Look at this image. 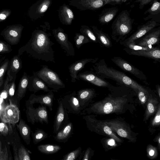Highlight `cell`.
<instances>
[{"instance_id":"obj_54","label":"cell","mask_w":160,"mask_h":160,"mask_svg":"<svg viewBox=\"0 0 160 160\" xmlns=\"http://www.w3.org/2000/svg\"><path fill=\"white\" fill-rule=\"evenodd\" d=\"M4 100L0 96V115L4 108L7 105L5 104Z\"/></svg>"},{"instance_id":"obj_11","label":"cell","mask_w":160,"mask_h":160,"mask_svg":"<svg viewBox=\"0 0 160 160\" xmlns=\"http://www.w3.org/2000/svg\"><path fill=\"white\" fill-rule=\"evenodd\" d=\"M52 33L57 42L60 45L67 55H75V50L72 43L68 40V34L60 27L52 30Z\"/></svg>"},{"instance_id":"obj_7","label":"cell","mask_w":160,"mask_h":160,"mask_svg":"<svg viewBox=\"0 0 160 160\" xmlns=\"http://www.w3.org/2000/svg\"><path fill=\"white\" fill-rule=\"evenodd\" d=\"M26 114L27 120L34 125L35 123L40 122L48 124L49 120L47 107L41 105L35 108L33 105L29 103L27 101L26 104Z\"/></svg>"},{"instance_id":"obj_12","label":"cell","mask_w":160,"mask_h":160,"mask_svg":"<svg viewBox=\"0 0 160 160\" xmlns=\"http://www.w3.org/2000/svg\"><path fill=\"white\" fill-rule=\"evenodd\" d=\"M4 108L0 115V119L3 122L15 125L19 120L20 111L17 105L10 102Z\"/></svg>"},{"instance_id":"obj_40","label":"cell","mask_w":160,"mask_h":160,"mask_svg":"<svg viewBox=\"0 0 160 160\" xmlns=\"http://www.w3.org/2000/svg\"><path fill=\"white\" fill-rule=\"evenodd\" d=\"M9 62L8 59H6L0 67V88L4 84L3 77L8 69Z\"/></svg>"},{"instance_id":"obj_9","label":"cell","mask_w":160,"mask_h":160,"mask_svg":"<svg viewBox=\"0 0 160 160\" xmlns=\"http://www.w3.org/2000/svg\"><path fill=\"white\" fill-rule=\"evenodd\" d=\"M160 25L159 23L153 19H151L145 23L139 26L135 32L124 41L119 42V43L123 46L124 44L134 42L140 39L151 30Z\"/></svg>"},{"instance_id":"obj_30","label":"cell","mask_w":160,"mask_h":160,"mask_svg":"<svg viewBox=\"0 0 160 160\" xmlns=\"http://www.w3.org/2000/svg\"><path fill=\"white\" fill-rule=\"evenodd\" d=\"M29 77L27 73L24 72L19 81L17 90L16 101L18 102L24 97L28 86Z\"/></svg>"},{"instance_id":"obj_15","label":"cell","mask_w":160,"mask_h":160,"mask_svg":"<svg viewBox=\"0 0 160 160\" xmlns=\"http://www.w3.org/2000/svg\"><path fill=\"white\" fill-rule=\"evenodd\" d=\"M69 4L81 11L96 10L106 5L104 0H69Z\"/></svg>"},{"instance_id":"obj_6","label":"cell","mask_w":160,"mask_h":160,"mask_svg":"<svg viewBox=\"0 0 160 160\" xmlns=\"http://www.w3.org/2000/svg\"><path fill=\"white\" fill-rule=\"evenodd\" d=\"M38 77L49 88L58 91L65 88V85L58 74L48 68L47 65H42L39 71L36 72Z\"/></svg>"},{"instance_id":"obj_5","label":"cell","mask_w":160,"mask_h":160,"mask_svg":"<svg viewBox=\"0 0 160 160\" xmlns=\"http://www.w3.org/2000/svg\"><path fill=\"white\" fill-rule=\"evenodd\" d=\"M82 118L86 122L87 128L91 131L109 136L119 142H122L104 121L97 119L93 115H84Z\"/></svg>"},{"instance_id":"obj_4","label":"cell","mask_w":160,"mask_h":160,"mask_svg":"<svg viewBox=\"0 0 160 160\" xmlns=\"http://www.w3.org/2000/svg\"><path fill=\"white\" fill-rule=\"evenodd\" d=\"M134 21L131 18L128 10L121 12L112 25V38L117 43L124 41L132 32Z\"/></svg>"},{"instance_id":"obj_46","label":"cell","mask_w":160,"mask_h":160,"mask_svg":"<svg viewBox=\"0 0 160 160\" xmlns=\"http://www.w3.org/2000/svg\"><path fill=\"white\" fill-rule=\"evenodd\" d=\"M156 112L157 113L152 123L153 126H159L160 124V107L159 104Z\"/></svg>"},{"instance_id":"obj_13","label":"cell","mask_w":160,"mask_h":160,"mask_svg":"<svg viewBox=\"0 0 160 160\" xmlns=\"http://www.w3.org/2000/svg\"><path fill=\"white\" fill-rule=\"evenodd\" d=\"M77 79L82 80L98 87L107 88L112 90L115 87L104 79L102 78L91 71H86L78 74Z\"/></svg>"},{"instance_id":"obj_33","label":"cell","mask_w":160,"mask_h":160,"mask_svg":"<svg viewBox=\"0 0 160 160\" xmlns=\"http://www.w3.org/2000/svg\"><path fill=\"white\" fill-rule=\"evenodd\" d=\"M37 149L42 153L50 154L57 153L61 149V147L56 144H44L38 146Z\"/></svg>"},{"instance_id":"obj_31","label":"cell","mask_w":160,"mask_h":160,"mask_svg":"<svg viewBox=\"0 0 160 160\" xmlns=\"http://www.w3.org/2000/svg\"><path fill=\"white\" fill-rule=\"evenodd\" d=\"M92 30L96 36L100 45L105 47L109 48L112 46L111 39L109 36L101 30L94 26H91Z\"/></svg>"},{"instance_id":"obj_21","label":"cell","mask_w":160,"mask_h":160,"mask_svg":"<svg viewBox=\"0 0 160 160\" xmlns=\"http://www.w3.org/2000/svg\"><path fill=\"white\" fill-rule=\"evenodd\" d=\"M123 49L129 55L142 56L153 59L156 61H160L159 46L154 47L153 48L149 50L136 51L126 47Z\"/></svg>"},{"instance_id":"obj_37","label":"cell","mask_w":160,"mask_h":160,"mask_svg":"<svg viewBox=\"0 0 160 160\" xmlns=\"http://www.w3.org/2000/svg\"><path fill=\"white\" fill-rule=\"evenodd\" d=\"M74 39L75 46L78 49L84 44L91 42L88 38L81 33H75Z\"/></svg>"},{"instance_id":"obj_10","label":"cell","mask_w":160,"mask_h":160,"mask_svg":"<svg viewBox=\"0 0 160 160\" xmlns=\"http://www.w3.org/2000/svg\"><path fill=\"white\" fill-rule=\"evenodd\" d=\"M64 108L68 113L82 115V109L75 91L64 96L60 99Z\"/></svg>"},{"instance_id":"obj_25","label":"cell","mask_w":160,"mask_h":160,"mask_svg":"<svg viewBox=\"0 0 160 160\" xmlns=\"http://www.w3.org/2000/svg\"><path fill=\"white\" fill-rule=\"evenodd\" d=\"M73 128L70 121L55 134L54 139L59 142H65L70 138L73 133Z\"/></svg>"},{"instance_id":"obj_38","label":"cell","mask_w":160,"mask_h":160,"mask_svg":"<svg viewBox=\"0 0 160 160\" xmlns=\"http://www.w3.org/2000/svg\"><path fill=\"white\" fill-rule=\"evenodd\" d=\"M82 152V148L79 147L77 149L64 155L62 160H75L77 159Z\"/></svg>"},{"instance_id":"obj_14","label":"cell","mask_w":160,"mask_h":160,"mask_svg":"<svg viewBox=\"0 0 160 160\" xmlns=\"http://www.w3.org/2000/svg\"><path fill=\"white\" fill-rule=\"evenodd\" d=\"M58 106L55 117L53 131L55 134L70 121L68 112L63 107L60 99H58Z\"/></svg>"},{"instance_id":"obj_41","label":"cell","mask_w":160,"mask_h":160,"mask_svg":"<svg viewBox=\"0 0 160 160\" xmlns=\"http://www.w3.org/2000/svg\"><path fill=\"white\" fill-rule=\"evenodd\" d=\"M19 160H30L31 158L29 152L26 148L22 145L18 150Z\"/></svg>"},{"instance_id":"obj_56","label":"cell","mask_w":160,"mask_h":160,"mask_svg":"<svg viewBox=\"0 0 160 160\" xmlns=\"http://www.w3.org/2000/svg\"><path fill=\"white\" fill-rule=\"evenodd\" d=\"M156 90L158 92V95L159 97H160V86L159 85H157L156 86Z\"/></svg>"},{"instance_id":"obj_35","label":"cell","mask_w":160,"mask_h":160,"mask_svg":"<svg viewBox=\"0 0 160 160\" xmlns=\"http://www.w3.org/2000/svg\"><path fill=\"white\" fill-rule=\"evenodd\" d=\"M152 5L144 12L146 14L148 13L150 14L148 17L144 19L146 20L151 18L152 16L157 15L159 14L160 12V2L158 0H153L152 1Z\"/></svg>"},{"instance_id":"obj_34","label":"cell","mask_w":160,"mask_h":160,"mask_svg":"<svg viewBox=\"0 0 160 160\" xmlns=\"http://www.w3.org/2000/svg\"><path fill=\"white\" fill-rule=\"evenodd\" d=\"M80 31L81 33L88 38L91 42L98 43L100 44V42L93 31L88 26L85 25H82Z\"/></svg>"},{"instance_id":"obj_2","label":"cell","mask_w":160,"mask_h":160,"mask_svg":"<svg viewBox=\"0 0 160 160\" xmlns=\"http://www.w3.org/2000/svg\"><path fill=\"white\" fill-rule=\"evenodd\" d=\"M90 70L101 78L115 81L118 84L131 88L137 93L139 90L148 91L144 87L123 72L109 67L103 58L94 63Z\"/></svg>"},{"instance_id":"obj_3","label":"cell","mask_w":160,"mask_h":160,"mask_svg":"<svg viewBox=\"0 0 160 160\" xmlns=\"http://www.w3.org/2000/svg\"><path fill=\"white\" fill-rule=\"evenodd\" d=\"M126 100L123 98H114L109 96L84 109L82 112V115H85L87 113L105 114L118 112L123 108Z\"/></svg>"},{"instance_id":"obj_43","label":"cell","mask_w":160,"mask_h":160,"mask_svg":"<svg viewBox=\"0 0 160 160\" xmlns=\"http://www.w3.org/2000/svg\"><path fill=\"white\" fill-rule=\"evenodd\" d=\"M15 79L16 78H13L11 81L9 82L8 83V99L10 102H12L15 92Z\"/></svg>"},{"instance_id":"obj_22","label":"cell","mask_w":160,"mask_h":160,"mask_svg":"<svg viewBox=\"0 0 160 160\" xmlns=\"http://www.w3.org/2000/svg\"><path fill=\"white\" fill-rule=\"evenodd\" d=\"M96 95L93 88L83 89L77 91V97L82 110L87 107Z\"/></svg>"},{"instance_id":"obj_44","label":"cell","mask_w":160,"mask_h":160,"mask_svg":"<svg viewBox=\"0 0 160 160\" xmlns=\"http://www.w3.org/2000/svg\"><path fill=\"white\" fill-rule=\"evenodd\" d=\"M92 153V150L90 147L85 150L82 151L78 157L79 160H88L90 159Z\"/></svg>"},{"instance_id":"obj_36","label":"cell","mask_w":160,"mask_h":160,"mask_svg":"<svg viewBox=\"0 0 160 160\" xmlns=\"http://www.w3.org/2000/svg\"><path fill=\"white\" fill-rule=\"evenodd\" d=\"M31 136L32 138L33 142L37 144L46 138L48 134L44 130L37 129L33 132L31 131Z\"/></svg>"},{"instance_id":"obj_51","label":"cell","mask_w":160,"mask_h":160,"mask_svg":"<svg viewBox=\"0 0 160 160\" xmlns=\"http://www.w3.org/2000/svg\"><path fill=\"white\" fill-rule=\"evenodd\" d=\"M11 12L8 10H4L0 12V21L5 20L10 14Z\"/></svg>"},{"instance_id":"obj_26","label":"cell","mask_w":160,"mask_h":160,"mask_svg":"<svg viewBox=\"0 0 160 160\" xmlns=\"http://www.w3.org/2000/svg\"><path fill=\"white\" fill-rule=\"evenodd\" d=\"M22 62L19 55H16L11 59L8 68L7 75L9 78L10 82L16 78V75L22 68Z\"/></svg>"},{"instance_id":"obj_16","label":"cell","mask_w":160,"mask_h":160,"mask_svg":"<svg viewBox=\"0 0 160 160\" xmlns=\"http://www.w3.org/2000/svg\"><path fill=\"white\" fill-rule=\"evenodd\" d=\"M112 130L117 133L121 137L133 141L134 138L131 135L130 128L125 123L119 121L110 120L104 121Z\"/></svg>"},{"instance_id":"obj_8","label":"cell","mask_w":160,"mask_h":160,"mask_svg":"<svg viewBox=\"0 0 160 160\" xmlns=\"http://www.w3.org/2000/svg\"><path fill=\"white\" fill-rule=\"evenodd\" d=\"M111 60L123 71L132 74L146 85H149L148 78L143 72L127 61L118 56H115Z\"/></svg>"},{"instance_id":"obj_32","label":"cell","mask_w":160,"mask_h":160,"mask_svg":"<svg viewBox=\"0 0 160 160\" xmlns=\"http://www.w3.org/2000/svg\"><path fill=\"white\" fill-rule=\"evenodd\" d=\"M158 103L157 100L153 97L152 95L149 96L145 113V120L148 119L157 111L158 106Z\"/></svg>"},{"instance_id":"obj_24","label":"cell","mask_w":160,"mask_h":160,"mask_svg":"<svg viewBox=\"0 0 160 160\" xmlns=\"http://www.w3.org/2000/svg\"><path fill=\"white\" fill-rule=\"evenodd\" d=\"M59 18L63 24L69 25L72 24L74 16L72 9L65 4L61 6L58 12Z\"/></svg>"},{"instance_id":"obj_50","label":"cell","mask_w":160,"mask_h":160,"mask_svg":"<svg viewBox=\"0 0 160 160\" xmlns=\"http://www.w3.org/2000/svg\"><path fill=\"white\" fill-rule=\"evenodd\" d=\"M153 0H135L133 2L139 3V8L140 9L143 8L145 6L149 4Z\"/></svg>"},{"instance_id":"obj_23","label":"cell","mask_w":160,"mask_h":160,"mask_svg":"<svg viewBox=\"0 0 160 160\" xmlns=\"http://www.w3.org/2000/svg\"><path fill=\"white\" fill-rule=\"evenodd\" d=\"M28 87L30 91L34 93L40 90L48 92L52 90L49 88L43 81L38 77L36 72H34L32 76L29 77Z\"/></svg>"},{"instance_id":"obj_20","label":"cell","mask_w":160,"mask_h":160,"mask_svg":"<svg viewBox=\"0 0 160 160\" xmlns=\"http://www.w3.org/2000/svg\"><path fill=\"white\" fill-rule=\"evenodd\" d=\"M98 60V58H86L76 61L71 64L68 67V70L71 78V82H76L78 72L84 68L86 64L89 62L95 63Z\"/></svg>"},{"instance_id":"obj_59","label":"cell","mask_w":160,"mask_h":160,"mask_svg":"<svg viewBox=\"0 0 160 160\" xmlns=\"http://www.w3.org/2000/svg\"><path fill=\"white\" fill-rule=\"evenodd\" d=\"M2 59H0V63L1 62V61H2Z\"/></svg>"},{"instance_id":"obj_57","label":"cell","mask_w":160,"mask_h":160,"mask_svg":"<svg viewBox=\"0 0 160 160\" xmlns=\"http://www.w3.org/2000/svg\"><path fill=\"white\" fill-rule=\"evenodd\" d=\"M160 136H159L158 138V144H159V145L160 144Z\"/></svg>"},{"instance_id":"obj_29","label":"cell","mask_w":160,"mask_h":160,"mask_svg":"<svg viewBox=\"0 0 160 160\" xmlns=\"http://www.w3.org/2000/svg\"><path fill=\"white\" fill-rule=\"evenodd\" d=\"M17 128L23 139L26 144L29 145L30 142V135L32 131L30 128L21 118L18 124L17 125Z\"/></svg>"},{"instance_id":"obj_19","label":"cell","mask_w":160,"mask_h":160,"mask_svg":"<svg viewBox=\"0 0 160 160\" xmlns=\"http://www.w3.org/2000/svg\"><path fill=\"white\" fill-rule=\"evenodd\" d=\"M22 31V27L18 26H13L5 30L2 35L8 43L15 45L19 42Z\"/></svg>"},{"instance_id":"obj_45","label":"cell","mask_w":160,"mask_h":160,"mask_svg":"<svg viewBox=\"0 0 160 160\" xmlns=\"http://www.w3.org/2000/svg\"><path fill=\"white\" fill-rule=\"evenodd\" d=\"M12 50L11 47L9 44L0 40V54L8 53Z\"/></svg>"},{"instance_id":"obj_58","label":"cell","mask_w":160,"mask_h":160,"mask_svg":"<svg viewBox=\"0 0 160 160\" xmlns=\"http://www.w3.org/2000/svg\"><path fill=\"white\" fill-rule=\"evenodd\" d=\"M1 148H2V142H1V141L0 140V154L1 150Z\"/></svg>"},{"instance_id":"obj_48","label":"cell","mask_w":160,"mask_h":160,"mask_svg":"<svg viewBox=\"0 0 160 160\" xmlns=\"http://www.w3.org/2000/svg\"><path fill=\"white\" fill-rule=\"evenodd\" d=\"M106 2V5L109 4L112 5H120L132 0H104Z\"/></svg>"},{"instance_id":"obj_18","label":"cell","mask_w":160,"mask_h":160,"mask_svg":"<svg viewBox=\"0 0 160 160\" xmlns=\"http://www.w3.org/2000/svg\"><path fill=\"white\" fill-rule=\"evenodd\" d=\"M139 41L135 42L138 46L148 47L159 44L160 40V28H154L142 37Z\"/></svg>"},{"instance_id":"obj_52","label":"cell","mask_w":160,"mask_h":160,"mask_svg":"<svg viewBox=\"0 0 160 160\" xmlns=\"http://www.w3.org/2000/svg\"><path fill=\"white\" fill-rule=\"evenodd\" d=\"M155 148L152 147H150L147 151L148 155L151 157L155 156L156 152Z\"/></svg>"},{"instance_id":"obj_47","label":"cell","mask_w":160,"mask_h":160,"mask_svg":"<svg viewBox=\"0 0 160 160\" xmlns=\"http://www.w3.org/2000/svg\"><path fill=\"white\" fill-rule=\"evenodd\" d=\"M139 100L142 104L144 103L146 101L147 98V94H148V91L144 92L139 90L137 93Z\"/></svg>"},{"instance_id":"obj_49","label":"cell","mask_w":160,"mask_h":160,"mask_svg":"<svg viewBox=\"0 0 160 160\" xmlns=\"http://www.w3.org/2000/svg\"><path fill=\"white\" fill-rule=\"evenodd\" d=\"M8 150L6 146L5 145L4 147L1 150L0 154V160H8Z\"/></svg>"},{"instance_id":"obj_17","label":"cell","mask_w":160,"mask_h":160,"mask_svg":"<svg viewBox=\"0 0 160 160\" xmlns=\"http://www.w3.org/2000/svg\"><path fill=\"white\" fill-rule=\"evenodd\" d=\"M53 92H57L58 91L53 89L46 94L39 95H36L34 94H31L27 101L32 105L35 103H38L40 105L47 107L50 111H52L54 98Z\"/></svg>"},{"instance_id":"obj_39","label":"cell","mask_w":160,"mask_h":160,"mask_svg":"<svg viewBox=\"0 0 160 160\" xmlns=\"http://www.w3.org/2000/svg\"><path fill=\"white\" fill-rule=\"evenodd\" d=\"M125 47L136 51L149 50L154 48V47H143L137 45L134 42L129 43L123 45Z\"/></svg>"},{"instance_id":"obj_55","label":"cell","mask_w":160,"mask_h":160,"mask_svg":"<svg viewBox=\"0 0 160 160\" xmlns=\"http://www.w3.org/2000/svg\"><path fill=\"white\" fill-rule=\"evenodd\" d=\"M107 144L110 146H115L116 145L115 140L112 138L109 139L107 142Z\"/></svg>"},{"instance_id":"obj_1","label":"cell","mask_w":160,"mask_h":160,"mask_svg":"<svg viewBox=\"0 0 160 160\" xmlns=\"http://www.w3.org/2000/svg\"><path fill=\"white\" fill-rule=\"evenodd\" d=\"M50 27L41 26L35 30L26 45L21 48L33 58L46 62H55L54 51L52 48L54 44L50 39Z\"/></svg>"},{"instance_id":"obj_28","label":"cell","mask_w":160,"mask_h":160,"mask_svg":"<svg viewBox=\"0 0 160 160\" xmlns=\"http://www.w3.org/2000/svg\"><path fill=\"white\" fill-rule=\"evenodd\" d=\"M52 0H39L35 5L34 13L38 18L44 15L52 3Z\"/></svg>"},{"instance_id":"obj_53","label":"cell","mask_w":160,"mask_h":160,"mask_svg":"<svg viewBox=\"0 0 160 160\" xmlns=\"http://www.w3.org/2000/svg\"><path fill=\"white\" fill-rule=\"evenodd\" d=\"M12 147L14 160H19L17 148L15 145L14 144L13 145Z\"/></svg>"},{"instance_id":"obj_42","label":"cell","mask_w":160,"mask_h":160,"mask_svg":"<svg viewBox=\"0 0 160 160\" xmlns=\"http://www.w3.org/2000/svg\"><path fill=\"white\" fill-rule=\"evenodd\" d=\"M9 124L8 126L5 122L0 123V134L4 136H6L12 132V127Z\"/></svg>"},{"instance_id":"obj_27","label":"cell","mask_w":160,"mask_h":160,"mask_svg":"<svg viewBox=\"0 0 160 160\" xmlns=\"http://www.w3.org/2000/svg\"><path fill=\"white\" fill-rule=\"evenodd\" d=\"M119 11L117 7L104 9L99 16L98 21L102 25L109 23L115 17Z\"/></svg>"}]
</instances>
